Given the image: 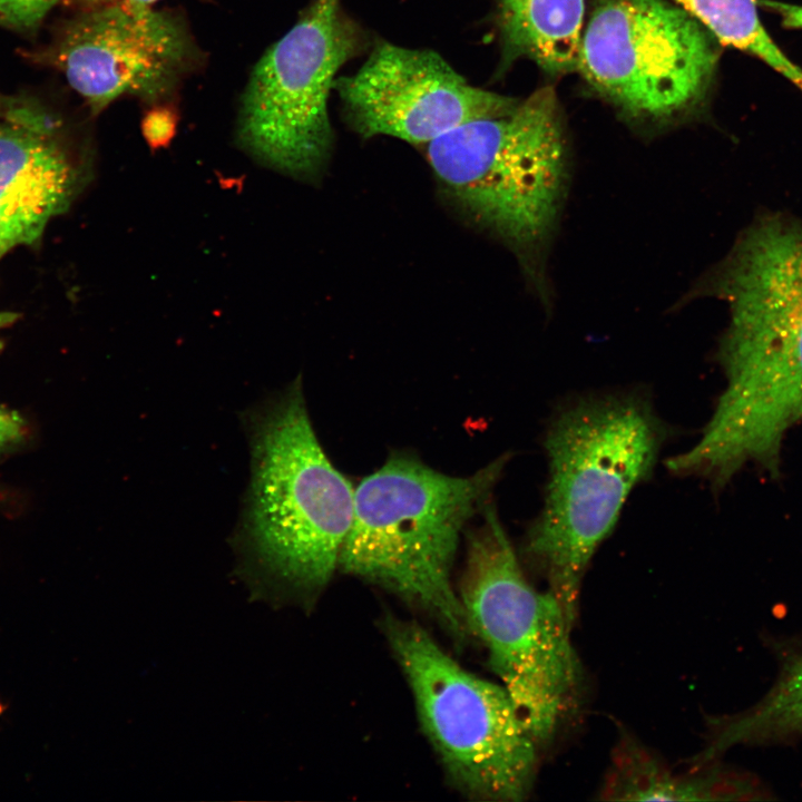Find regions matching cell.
<instances>
[{
    "instance_id": "cell-6",
    "label": "cell",
    "mask_w": 802,
    "mask_h": 802,
    "mask_svg": "<svg viewBox=\"0 0 802 802\" xmlns=\"http://www.w3.org/2000/svg\"><path fill=\"white\" fill-rule=\"evenodd\" d=\"M459 598L470 632L542 747L573 705L581 667L573 625L557 598L526 577L491 501L468 531Z\"/></svg>"
},
{
    "instance_id": "cell-16",
    "label": "cell",
    "mask_w": 802,
    "mask_h": 802,
    "mask_svg": "<svg viewBox=\"0 0 802 802\" xmlns=\"http://www.w3.org/2000/svg\"><path fill=\"white\" fill-rule=\"evenodd\" d=\"M179 115L169 101L153 104L144 113L140 129L149 150L166 149L177 134Z\"/></svg>"
},
{
    "instance_id": "cell-12",
    "label": "cell",
    "mask_w": 802,
    "mask_h": 802,
    "mask_svg": "<svg viewBox=\"0 0 802 802\" xmlns=\"http://www.w3.org/2000/svg\"><path fill=\"white\" fill-rule=\"evenodd\" d=\"M88 172L41 108L8 98L0 114V257L36 243L69 207Z\"/></svg>"
},
{
    "instance_id": "cell-20",
    "label": "cell",
    "mask_w": 802,
    "mask_h": 802,
    "mask_svg": "<svg viewBox=\"0 0 802 802\" xmlns=\"http://www.w3.org/2000/svg\"><path fill=\"white\" fill-rule=\"evenodd\" d=\"M158 1L159 0H62L61 3L75 7L79 9V11H85L114 4L153 7Z\"/></svg>"
},
{
    "instance_id": "cell-1",
    "label": "cell",
    "mask_w": 802,
    "mask_h": 802,
    "mask_svg": "<svg viewBox=\"0 0 802 802\" xmlns=\"http://www.w3.org/2000/svg\"><path fill=\"white\" fill-rule=\"evenodd\" d=\"M715 287L730 311L720 349L726 385L687 458L726 482L747 463L776 471L784 437L802 421V223H753Z\"/></svg>"
},
{
    "instance_id": "cell-11",
    "label": "cell",
    "mask_w": 802,
    "mask_h": 802,
    "mask_svg": "<svg viewBox=\"0 0 802 802\" xmlns=\"http://www.w3.org/2000/svg\"><path fill=\"white\" fill-rule=\"evenodd\" d=\"M345 114L363 137L429 144L475 120L510 111L519 100L471 86L438 53L375 46L353 75L334 80Z\"/></svg>"
},
{
    "instance_id": "cell-7",
    "label": "cell",
    "mask_w": 802,
    "mask_h": 802,
    "mask_svg": "<svg viewBox=\"0 0 802 802\" xmlns=\"http://www.w3.org/2000/svg\"><path fill=\"white\" fill-rule=\"evenodd\" d=\"M383 627L456 788L475 800H526L540 746L505 687L466 671L414 622L388 616Z\"/></svg>"
},
{
    "instance_id": "cell-4",
    "label": "cell",
    "mask_w": 802,
    "mask_h": 802,
    "mask_svg": "<svg viewBox=\"0 0 802 802\" xmlns=\"http://www.w3.org/2000/svg\"><path fill=\"white\" fill-rule=\"evenodd\" d=\"M508 459L458 477L392 453L355 488L339 569L419 607L463 644L471 632L451 569L463 529L490 502Z\"/></svg>"
},
{
    "instance_id": "cell-17",
    "label": "cell",
    "mask_w": 802,
    "mask_h": 802,
    "mask_svg": "<svg viewBox=\"0 0 802 802\" xmlns=\"http://www.w3.org/2000/svg\"><path fill=\"white\" fill-rule=\"evenodd\" d=\"M62 0H0V27L19 32L36 31Z\"/></svg>"
},
{
    "instance_id": "cell-10",
    "label": "cell",
    "mask_w": 802,
    "mask_h": 802,
    "mask_svg": "<svg viewBox=\"0 0 802 802\" xmlns=\"http://www.w3.org/2000/svg\"><path fill=\"white\" fill-rule=\"evenodd\" d=\"M31 56L60 71L94 116L123 96L169 101L200 61L178 13L126 4L79 11Z\"/></svg>"
},
{
    "instance_id": "cell-21",
    "label": "cell",
    "mask_w": 802,
    "mask_h": 802,
    "mask_svg": "<svg viewBox=\"0 0 802 802\" xmlns=\"http://www.w3.org/2000/svg\"><path fill=\"white\" fill-rule=\"evenodd\" d=\"M16 317H17L16 314L8 313V312H0V329L10 325L14 321ZM0 348H1V343H0Z\"/></svg>"
},
{
    "instance_id": "cell-19",
    "label": "cell",
    "mask_w": 802,
    "mask_h": 802,
    "mask_svg": "<svg viewBox=\"0 0 802 802\" xmlns=\"http://www.w3.org/2000/svg\"><path fill=\"white\" fill-rule=\"evenodd\" d=\"M759 4L775 12L785 28L802 29V6L775 0H759Z\"/></svg>"
},
{
    "instance_id": "cell-22",
    "label": "cell",
    "mask_w": 802,
    "mask_h": 802,
    "mask_svg": "<svg viewBox=\"0 0 802 802\" xmlns=\"http://www.w3.org/2000/svg\"><path fill=\"white\" fill-rule=\"evenodd\" d=\"M8 98H4L0 95V114L3 111L6 105H7Z\"/></svg>"
},
{
    "instance_id": "cell-18",
    "label": "cell",
    "mask_w": 802,
    "mask_h": 802,
    "mask_svg": "<svg viewBox=\"0 0 802 802\" xmlns=\"http://www.w3.org/2000/svg\"><path fill=\"white\" fill-rule=\"evenodd\" d=\"M25 434L23 419L16 411L0 405V449L17 443Z\"/></svg>"
},
{
    "instance_id": "cell-3",
    "label": "cell",
    "mask_w": 802,
    "mask_h": 802,
    "mask_svg": "<svg viewBox=\"0 0 802 802\" xmlns=\"http://www.w3.org/2000/svg\"><path fill=\"white\" fill-rule=\"evenodd\" d=\"M667 431L640 393L590 395L551 420L549 477L522 555L541 575L571 625L583 577L633 488L652 473Z\"/></svg>"
},
{
    "instance_id": "cell-8",
    "label": "cell",
    "mask_w": 802,
    "mask_h": 802,
    "mask_svg": "<svg viewBox=\"0 0 802 802\" xmlns=\"http://www.w3.org/2000/svg\"><path fill=\"white\" fill-rule=\"evenodd\" d=\"M361 45L340 0H315L253 68L237 117L239 147L276 172L316 176L332 144L330 90Z\"/></svg>"
},
{
    "instance_id": "cell-13",
    "label": "cell",
    "mask_w": 802,
    "mask_h": 802,
    "mask_svg": "<svg viewBox=\"0 0 802 802\" xmlns=\"http://www.w3.org/2000/svg\"><path fill=\"white\" fill-rule=\"evenodd\" d=\"M757 777L715 762L675 773L626 733L614 750L600 799L616 801L765 800Z\"/></svg>"
},
{
    "instance_id": "cell-5",
    "label": "cell",
    "mask_w": 802,
    "mask_h": 802,
    "mask_svg": "<svg viewBox=\"0 0 802 802\" xmlns=\"http://www.w3.org/2000/svg\"><path fill=\"white\" fill-rule=\"evenodd\" d=\"M446 193L520 255L544 300L546 252L568 182L567 145L552 88L508 113L464 124L427 145Z\"/></svg>"
},
{
    "instance_id": "cell-15",
    "label": "cell",
    "mask_w": 802,
    "mask_h": 802,
    "mask_svg": "<svg viewBox=\"0 0 802 802\" xmlns=\"http://www.w3.org/2000/svg\"><path fill=\"white\" fill-rule=\"evenodd\" d=\"M704 26L720 45L752 55L802 91V69L772 39L759 14V0H669Z\"/></svg>"
},
{
    "instance_id": "cell-14",
    "label": "cell",
    "mask_w": 802,
    "mask_h": 802,
    "mask_svg": "<svg viewBox=\"0 0 802 802\" xmlns=\"http://www.w3.org/2000/svg\"><path fill=\"white\" fill-rule=\"evenodd\" d=\"M776 654L774 682L756 703L737 713L707 717L706 742L692 764L714 762L740 745H775L802 737V636L784 642Z\"/></svg>"
},
{
    "instance_id": "cell-9",
    "label": "cell",
    "mask_w": 802,
    "mask_h": 802,
    "mask_svg": "<svg viewBox=\"0 0 802 802\" xmlns=\"http://www.w3.org/2000/svg\"><path fill=\"white\" fill-rule=\"evenodd\" d=\"M717 43L669 0H599L583 29L576 70L624 114L664 121L704 100Z\"/></svg>"
},
{
    "instance_id": "cell-2",
    "label": "cell",
    "mask_w": 802,
    "mask_h": 802,
    "mask_svg": "<svg viewBox=\"0 0 802 802\" xmlns=\"http://www.w3.org/2000/svg\"><path fill=\"white\" fill-rule=\"evenodd\" d=\"M250 481L232 537L252 597L312 594L336 569L354 514L352 483L324 452L301 375L241 413Z\"/></svg>"
}]
</instances>
